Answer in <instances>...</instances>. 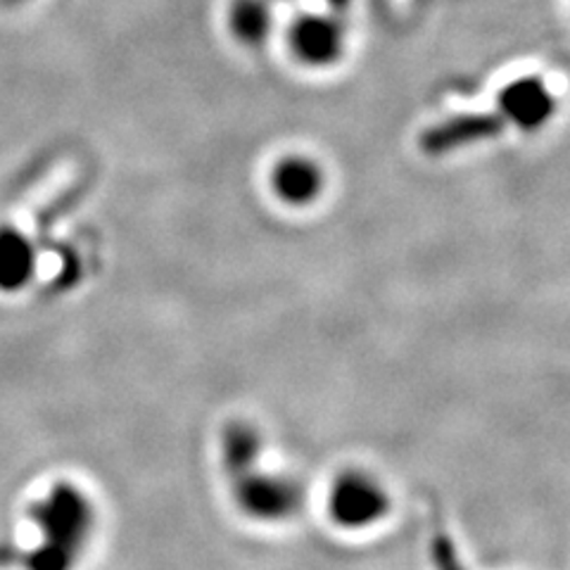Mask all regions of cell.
Wrapping results in <instances>:
<instances>
[{"label": "cell", "mask_w": 570, "mask_h": 570, "mask_svg": "<svg viewBox=\"0 0 570 570\" xmlns=\"http://www.w3.org/2000/svg\"><path fill=\"white\" fill-rule=\"evenodd\" d=\"M499 110L523 131H538L557 115V98L540 77H521L499 91Z\"/></svg>", "instance_id": "4"}, {"label": "cell", "mask_w": 570, "mask_h": 570, "mask_svg": "<svg viewBox=\"0 0 570 570\" xmlns=\"http://www.w3.org/2000/svg\"><path fill=\"white\" fill-rule=\"evenodd\" d=\"M497 129V121L488 117H475V119H456L444 124L442 129H435L428 134L425 146L428 150H444V148H454L461 146V142L469 140H480L483 136H492Z\"/></svg>", "instance_id": "7"}, {"label": "cell", "mask_w": 570, "mask_h": 570, "mask_svg": "<svg viewBox=\"0 0 570 570\" xmlns=\"http://www.w3.org/2000/svg\"><path fill=\"white\" fill-rule=\"evenodd\" d=\"M36 519L46 528V540L41 554L36 557V568L65 570L71 559H75V549L79 551L88 534L91 513H88L86 502L79 497V492L56 490L41 507V513Z\"/></svg>", "instance_id": "1"}, {"label": "cell", "mask_w": 570, "mask_h": 570, "mask_svg": "<svg viewBox=\"0 0 570 570\" xmlns=\"http://www.w3.org/2000/svg\"><path fill=\"white\" fill-rule=\"evenodd\" d=\"M272 10L264 0H234L228 10V29L243 46L262 43L272 31Z\"/></svg>", "instance_id": "6"}, {"label": "cell", "mask_w": 570, "mask_h": 570, "mask_svg": "<svg viewBox=\"0 0 570 570\" xmlns=\"http://www.w3.org/2000/svg\"><path fill=\"white\" fill-rule=\"evenodd\" d=\"M33 274V247L14 226H0V291H20Z\"/></svg>", "instance_id": "5"}, {"label": "cell", "mask_w": 570, "mask_h": 570, "mask_svg": "<svg viewBox=\"0 0 570 570\" xmlns=\"http://www.w3.org/2000/svg\"><path fill=\"white\" fill-rule=\"evenodd\" d=\"M285 43L295 62L309 69H328L345 56V27L331 14H299L288 27Z\"/></svg>", "instance_id": "2"}, {"label": "cell", "mask_w": 570, "mask_h": 570, "mask_svg": "<svg viewBox=\"0 0 570 570\" xmlns=\"http://www.w3.org/2000/svg\"><path fill=\"white\" fill-rule=\"evenodd\" d=\"M269 186L281 205L293 209L309 207L326 190V169L312 155H283L269 171Z\"/></svg>", "instance_id": "3"}, {"label": "cell", "mask_w": 570, "mask_h": 570, "mask_svg": "<svg viewBox=\"0 0 570 570\" xmlns=\"http://www.w3.org/2000/svg\"><path fill=\"white\" fill-rule=\"evenodd\" d=\"M0 3H6V6H20V3H24V0H0Z\"/></svg>", "instance_id": "8"}]
</instances>
